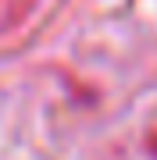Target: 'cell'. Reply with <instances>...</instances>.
<instances>
[{
	"label": "cell",
	"mask_w": 157,
	"mask_h": 160,
	"mask_svg": "<svg viewBox=\"0 0 157 160\" xmlns=\"http://www.w3.org/2000/svg\"><path fill=\"white\" fill-rule=\"evenodd\" d=\"M32 7V0H0V29H11L14 22H22V14Z\"/></svg>",
	"instance_id": "cell-1"
},
{
	"label": "cell",
	"mask_w": 157,
	"mask_h": 160,
	"mask_svg": "<svg viewBox=\"0 0 157 160\" xmlns=\"http://www.w3.org/2000/svg\"><path fill=\"white\" fill-rule=\"evenodd\" d=\"M154 146H157V139H154Z\"/></svg>",
	"instance_id": "cell-2"
}]
</instances>
